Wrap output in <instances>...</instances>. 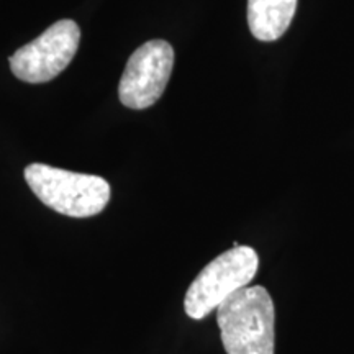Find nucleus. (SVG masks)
Here are the masks:
<instances>
[{
  "instance_id": "nucleus-5",
  "label": "nucleus",
  "mask_w": 354,
  "mask_h": 354,
  "mask_svg": "<svg viewBox=\"0 0 354 354\" xmlns=\"http://www.w3.org/2000/svg\"><path fill=\"white\" fill-rule=\"evenodd\" d=\"M174 50L165 39H151L136 50L128 59L118 97L128 109L143 110L156 104L169 82Z\"/></svg>"
},
{
  "instance_id": "nucleus-1",
  "label": "nucleus",
  "mask_w": 354,
  "mask_h": 354,
  "mask_svg": "<svg viewBox=\"0 0 354 354\" xmlns=\"http://www.w3.org/2000/svg\"><path fill=\"white\" fill-rule=\"evenodd\" d=\"M221 342L227 354H274L276 310L261 286L243 287L216 308Z\"/></svg>"
},
{
  "instance_id": "nucleus-4",
  "label": "nucleus",
  "mask_w": 354,
  "mask_h": 354,
  "mask_svg": "<svg viewBox=\"0 0 354 354\" xmlns=\"http://www.w3.org/2000/svg\"><path fill=\"white\" fill-rule=\"evenodd\" d=\"M81 41L76 21L59 20L10 56V69L20 81L48 82L68 68Z\"/></svg>"
},
{
  "instance_id": "nucleus-3",
  "label": "nucleus",
  "mask_w": 354,
  "mask_h": 354,
  "mask_svg": "<svg viewBox=\"0 0 354 354\" xmlns=\"http://www.w3.org/2000/svg\"><path fill=\"white\" fill-rule=\"evenodd\" d=\"M259 268L258 253L250 246H233L215 258L194 279L184 299L185 313L202 320L234 292L253 281Z\"/></svg>"
},
{
  "instance_id": "nucleus-6",
  "label": "nucleus",
  "mask_w": 354,
  "mask_h": 354,
  "mask_svg": "<svg viewBox=\"0 0 354 354\" xmlns=\"http://www.w3.org/2000/svg\"><path fill=\"white\" fill-rule=\"evenodd\" d=\"M297 0H248V25L259 41H276L287 32Z\"/></svg>"
},
{
  "instance_id": "nucleus-2",
  "label": "nucleus",
  "mask_w": 354,
  "mask_h": 354,
  "mask_svg": "<svg viewBox=\"0 0 354 354\" xmlns=\"http://www.w3.org/2000/svg\"><path fill=\"white\" fill-rule=\"evenodd\" d=\"M25 180L44 205L74 218L99 215L110 201V185L99 176L37 162L26 166Z\"/></svg>"
}]
</instances>
